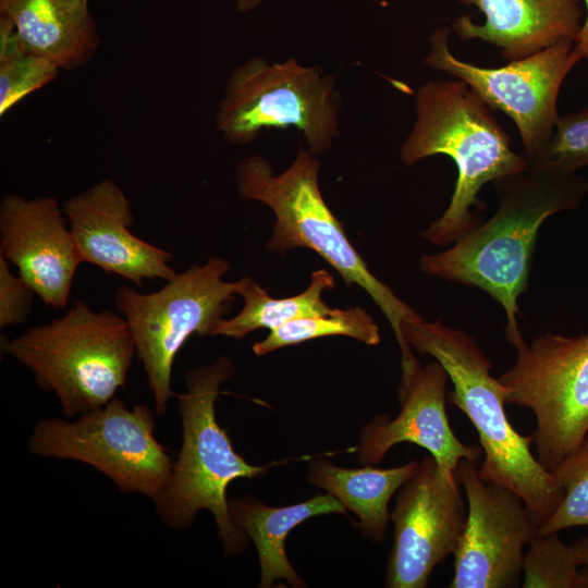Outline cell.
<instances>
[{"instance_id":"cell-8","label":"cell","mask_w":588,"mask_h":588,"mask_svg":"<svg viewBox=\"0 0 588 588\" xmlns=\"http://www.w3.org/2000/svg\"><path fill=\"white\" fill-rule=\"evenodd\" d=\"M340 109L336 75L294 58L269 63L255 57L230 74L216 123L229 143L241 146L265 128L294 127L316 156L339 135Z\"/></svg>"},{"instance_id":"cell-14","label":"cell","mask_w":588,"mask_h":588,"mask_svg":"<svg viewBox=\"0 0 588 588\" xmlns=\"http://www.w3.org/2000/svg\"><path fill=\"white\" fill-rule=\"evenodd\" d=\"M56 198L7 194L0 204V254L46 306L63 309L83 262Z\"/></svg>"},{"instance_id":"cell-27","label":"cell","mask_w":588,"mask_h":588,"mask_svg":"<svg viewBox=\"0 0 588 588\" xmlns=\"http://www.w3.org/2000/svg\"><path fill=\"white\" fill-rule=\"evenodd\" d=\"M35 295L20 275L12 273L8 260L0 254V328L25 322Z\"/></svg>"},{"instance_id":"cell-22","label":"cell","mask_w":588,"mask_h":588,"mask_svg":"<svg viewBox=\"0 0 588 588\" xmlns=\"http://www.w3.org/2000/svg\"><path fill=\"white\" fill-rule=\"evenodd\" d=\"M330 335L350 336L367 345H377L381 341L379 327L372 317L356 306L287 322L256 342L253 352L264 356L282 347Z\"/></svg>"},{"instance_id":"cell-5","label":"cell","mask_w":588,"mask_h":588,"mask_svg":"<svg viewBox=\"0 0 588 588\" xmlns=\"http://www.w3.org/2000/svg\"><path fill=\"white\" fill-rule=\"evenodd\" d=\"M233 373V363L226 356L186 372V389L177 396L182 420L181 450L172 464L167 487L154 500L161 520L176 529L188 528L200 510L209 511L224 553L231 556L246 549L248 536L230 514L226 489L232 481L259 477L270 467L247 463L217 421L215 405L220 387Z\"/></svg>"},{"instance_id":"cell-30","label":"cell","mask_w":588,"mask_h":588,"mask_svg":"<svg viewBox=\"0 0 588 588\" xmlns=\"http://www.w3.org/2000/svg\"><path fill=\"white\" fill-rule=\"evenodd\" d=\"M261 0H236V7L240 11L245 12L260 3Z\"/></svg>"},{"instance_id":"cell-7","label":"cell","mask_w":588,"mask_h":588,"mask_svg":"<svg viewBox=\"0 0 588 588\" xmlns=\"http://www.w3.org/2000/svg\"><path fill=\"white\" fill-rule=\"evenodd\" d=\"M230 264L210 257L175 273L158 291L140 293L120 286L114 305L131 331L143 364L155 412L163 414L173 395L172 368L175 356L192 334L212 335L235 295H241L248 277L224 281Z\"/></svg>"},{"instance_id":"cell-12","label":"cell","mask_w":588,"mask_h":588,"mask_svg":"<svg viewBox=\"0 0 588 588\" xmlns=\"http://www.w3.org/2000/svg\"><path fill=\"white\" fill-rule=\"evenodd\" d=\"M456 478L468 512L449 587H519L525 548L537 537L538 522L517 493L483 480L476 463L461 460Z\"/></svg>"},{"instance_id":"cell-10","label":"cell","mask_w":588,"mask_h":588,"mask_svg":"<svg viewBox=\"0 0 588 588\" xmlns=\"http://www.w3.org/2000/svg\"><path fill=\"white\" fill-rule=\"evenodd\" d=\"M498 379L505 404L534 413L536 457L550 471L588 433V333L537 336Z\"/></svg>"},{"instance_id":"cell-28","label":"cell","mask_w":588,"mask_h":588,"mask_svg":"<svg viewBox=\"0 0 588 588\" xmlns=\"http://www.w3.org/2000/svg\"><path fill=\"white\" fill-rule=\"evenodd\" d=\"M585 4V20L580 33L575 42V50L581 60L588 61V0H583Z\"/></svg>"},{"instance_id":"cell-26","label":"cell","mask_w":588,"mask_h":588,"mask_svg":"<svg viewBox=\"0 0 588 588\" xmlns=\"http://www.w3.org/2000/svg\"><path fill=\"white\" fill-rule=\"evenodd\" d=\"M559 173H576L588 166V109L559 117L541 156L530 162Z\"/></svg>"},{"instance_id":"cell-20","label":"cell","mask_w":588,"mask_h":588,"mask_svg":"<svg viewBox=\"0 0 588 588\" xmlns=\"http://www.w3.org/2000/svg\"><path fill=\"white\" fill-rule=\"evenodd\" d=\"M418 462L392 468H347L319 457L309 463L308 480L355 513L362 534L372 542L383 541L390 520L389 501L415 473Z\"/></svg>"},{"instance_id":"cell-19","label":"cell","mask_w":588,"mask_h":588,"mask_svg":"<svg viewBox=\"0 0 588 588\" xmlns=\"http://www.w3.org/2000/svg\"><path fill=\"white\" fill-rule=\"evenodd\" d=\"M230 514L254 542L259 560L260 588H269L274 580H285L295 588L305 587V580L290 563L285 540L290 531L310 517L327 514L346 515L347 510L332 494H317L306 501L269 506L255 497L229 501Z\"/></svg>"},{"instance_id":"cell-23","label":"cell","mask_w":588,"mask_h":588,"mask_svg":"<svg viewBox=\"0 0 588 588\" xmlns=\"http://www.w3.org/2000/svg\"><path fill=\"white\" fill-rule=\"evenodd\" d=\"M59 68L23 47L10 21L0 16V115L28 94L49 84Z\"/></svg>"},{"instance_id":"cell-4","label":"cell","mask_w":588,"mask_h":588,"mask_svg":"<svg viewBox=\"0 0 588 588\" xmlns=\"http://www.w3.org/2000/svg\"><path fill=\"white\" fill-rule=\"evenodd\" d=\"M319 160L299 146L292 164L274 175L261 156L242 159L236 167L237 191L243 199L268 206L275 218L269 252L285 253L306 247L316 252L343 278L367 292L387 317L401 352L402 372H411L419 360L405 343L401 324L419 315L376 278L351 244L342 223L323 199L319 186Z\"/></svg>"},{"instance_id":"cell-25","label":"cell","mask_w":588,"mask_h":588,"mask_svg":"<svg viewBox=\"0 0 588 588\" xmlns=\"http://www.w3.org/2000/svg\"><path fill=\"white\" fill-rule=\"evenodd\" d=\"M550 473L564 490V497L554 513L539 527L538 534L588 526V433Z\"/></svg>"},{"instance_id":"cell-24","label":"cell","mask_w":588,"mask_h":588,"mask_svg":"<svg viewBox=\"0 0 588 588\" xmlns=\"http://www.w3.org/2000/svg\"><path fill=\"white\" fill-rule=\"evenodd\" d=\"M581 559L559 532L537 535L523 563V588H579Z\"/></svg>"},{"instance_id":"cell-3","label":"cell","mask_w":588,"mask_h":588,"mask_svg":"<svg viewBox=\"0 0 588 588\" xmlns=\"http://www.w3.org/2000/svg\"><path fill=\"white\" fill-rule=\"evenodd\" d=\"M401 332L411 350L430 355L445 369L453 389L450 404L476 429L485 460L479 476L504 486L526 503L539 527L560 505L564 490L532 454L534 437L518 433L504 408V388L491 375V362L473 336L440 320L420 316L404 321Z\"/></svg>"},{"instance_id":"cell-16","label":"cell","mask_w":588,"mask_h":588,"mask_svg":"<svg viewBox=\"0 0 588 588\" xmlns=\"http://www.w3.org/2000/svg\"><path fill=\"white\" fill-rule=\"evenodd\" d=\"M449 376L433 359L399 393L401 411L394 418L375 416L359 432L357 458L364 466L383 460L394 445L412 443L424 448L434 457L441 473L457 480L456 467L465 458L477 463L483 454L481 446L466 445L453 432L445 403Z\"/></svg>"},{"instance_id":"cell-1","label":"cell","mask_w":588,"mask_h":588,"mask_svg":"<svg viewBox=\"0 0 588 588\" xmlns=\"http://www.w3.org/2000/svg\"><path fill=\"white\" fill-rule=\"evenodd\" d=\"M492 185L499 198L495 213L449 249L422 256L419 267L426 274L478 287L495 299L504 310L505 339L519 352L527 344L517 321L518 298L528 287L539 229L552 215L575 209L588 193V182L576 173L530 164Z\"/></svg>"},{"instance_id":"cell-18","label":"cell","mask_w":588,"mask_h":588,"mask_svg":"<svg viewBox=\"0 0 588 588\" xmlns=\"http://www.w3.org/2000/svg\"><path fill=\"white\" fill-rule=\"evenodd\" d=\"M0 16L12 23L26 51L59 69L83 66L99 48L87 0H0Z\"/></svg>"},{"instance_id":"cell-21","label":"cell","mask_w":588,"mask_h":588,"mask_svg":"<svg viewBox=\"0 0 588 588\" xmlns=\"http://www.w3.org/2000/svg\"><path fill=\"white\" fill-rule=\"evenodd\" d=\"M333 287L332 275L320 269L311 273L310 283L304 292L291 297L272 298L248 277L241 294L244 307L234 317L223 318L212 335L243 339L258 329L271 331L301 318L329 314L332 308L322 299V293Z\"/></svg>"},{"instance_id":"cell-17","label":"cell","mask_w":588,"mask_h":588,"mask_svg":"<svg viewBox=\"0 0 588 588\" xmlns=\"http://www.w3.org/2000/svg\"><path fill=\"white\" fill-rule=\"evenodd\" d=\"M475 5L482 23L463 15L453 23L461 40L480 39L501 50L507 61L529 57L561 40L576 42L586 10L583 0H457Z\"/></svg>"},{"instance_id":"cell-11","label":"cell","mask_w":588,"mask_h":588,"mask_svg":"<svg viewBox=\"0 0 588 588\" xmlns=\"http://www.w3.org/2000/svg\"><path fill=\"white\" fill-rule=\"evenodd\" d=\"M449 36L448 27L431 34L426 65L464 81L490 108L505 113L517 127L526 159L537 160L559 119L561 86L581 60L575 41L561 40L501 68H481L457 59L449 49Z\"/></svg>"},{"instance_id":"cell-6","label":"cell","mask_w":588,"mask_h":588,"mask_svg":"<svg viewBox=\"0 0 588 588\" xmlns=\"http://www.w3.org/2000/svg\"><path fill=\"white\" fill-rule=\"evenodd\" d=\"M1 347L53 392L66 418L105 406L128 376L134 341L125 319L76 301L60 318L27 329Z\"/></svg>"},{"instance_id":"cell-29","label":"cell","mask_w":588,"mask_h":588,"mask_svg":"<svg viewBox=\"0 0 588 588\" xmlns=\"http://www.w3.org/2000/svg\"><path fill=\"white\" fill-rule=\"evenodd\" d=\"M573 546L578 551L583 565L588 566V536L575 540Z\"/></svg>"},{"instance_id":"cell-13","label":"cell","mask_w":588,"mask_h":588,"mask_svg":"<svg viewBox=\"0 0 588 588\" xmlns=\"http://www.w3.org/2000/svg\"><path fill=\"white\" fill-rule=\"evenodd\" d=\"M466 515L458 481L448 479L432 455L424 456L390 514L394 535L385 586L427 587L433 569L454 554Z\"/></svg>"},{"instance_id":"cell-2","label":"cell","mask_w":588,"mask_h":588,"mask_svg":"<svg viewBox=\"0 0 588 588\" xmlns=\"http://www.w3.org/2000/svg\"><path fill=\"white\" fill-rule=\"evenodd\" d=\"M415 109V124L400 151L402 162L413 166L430 156L445 155L457 168L448 208L420 236L437 246L452 245L482 222V186L520 173L530 164L512 149L490 107L462 79L422 84Z\"/></svg>"},{"instance_id":"cell-15","label":"cell","mask_w":588,"mask_h":588,"mask_svg":"<svg viewBox=\"0 0 588 588\" xmlns=\"http://www.w3.org/2000/svg\"><path fill=\"white\" fill-rule=\"evenodd\" d=\"M83 262L142 287L146 280H170L172 255L130 230L131 204L122 188L102 180L62 205Z\"/></svg>"},{"instance_id":"cell-9","label":"cell","mask_w":588,"mask_h":588,"mask_svg":"<svg viewBox=\"0 0 588 588\" xmlns=\"http://www.w3.org/2000/svg\"><path fill=\"white\" fill-rule=\"evenodd\" d=\"M156 420L147 405L128 408L113 397L105 406L75 420H38L27 442L28 452L85 463L125 493H142L152 501L167 487L172 464L155 436Z\"/></svg>"}]
</instances>
